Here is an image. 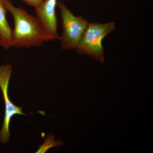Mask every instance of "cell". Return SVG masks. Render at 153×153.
<instances>
[{"label":"cell","instance_id":"8","mask_svg":"<svg viewBox=\"0 0 153 153\" xmlns=\"http://www.w3.org/2000/svg\"><path fill=\"white\" fill-rule=\"evenodd\" d=\"M25 4L36 8L44 0H22Z\"/></svg>","mask_w":153,"mask_h":153},{"label":"cell","instance_id":"3","mask_svg":"<svg viewBox=\"0 0 153 153\" xmlns=\"http://www.w3.org/2000/svg\"><path fill=\"white\" fill-rule=\"evenodd\" d=\"M61 16L62 33L59 37L63 50L76 48L86 29L88 22L81 16H74L62 1L57 2Z\"/></svg>","mask_w":153,"mask_h":153},{"label":"cell","instance_id":"5","mask_svg":"<svg viewBox=\"0 0 153 153\" xmlns=\"http://www.w3.org/2000/svg\"><path fill=\"white\" fill-rule=\"evenodd\" d=\"M57 0H44L36 9V18L44 33L45 42L59 38L56 8Z\"/></svg>","mask_w":153,"mask_h":153},{"label":"cell","instance_id":"4","mask_svg":"<svg viewBox=\"0 0 153 153\" xmlns=\"http://www.w3.org/2000/svg\"><path fill=\"white\" fill-rule=\"evenodd\" d=\"M12 71L10 64L0 66V89L5 102L4 117L0 131V142L2 144H5L10 139V124L13 117L17 114L25 115L22 108L15 105L9 98V84Z\"/></svg>","mask_w":153,"mask_h":153},{"label":"cell","instance_id":"1","mask_svg":"<svg viewBox=\"0 0 153 153\" xmlns=\"http://www.w3.org/2000/svg\"><path fill=\"white\" fill-rule=\"evenodd\" d=\"M14 22L12 45L17 48L40 47L45 42L44 33L37 18L22 7H15L10 0H2Z\"/></svg>","mask_w":153,"mask_h":153},{"label":"cell","instance_id":"7","mask_svg":"<svg viewBox=\"0 0 153 153\" xmlns=\"http://www.w3.org/2000/svg\"><path fill=\"white\" fill-rule=\"evenodd\" d=\"M63 144V142L60 140H55V136L50 133L48 135L43 144L41 145L36 152V153H45L51 148L58 147Z\"/></svg>","mask_w":153,"mask_h":153},{"label":"cell","instance_id":"6","mask_svg":"<svg viewBox=\"0 0 153 153\" xmlns=\"http://www.w3.org/2000/svg\"><path fill=\"white\" fill-rule=\"evenodd\" d=\"M7 11L2 1L0 0V46L5 49H9L13 47V29L7 20Z\"/></svg>","mask_w":153,"mask_h":153},{"label":"cell","instance_id":"2","mask_svg":"<svg viewBox=\"0 0 153 153\" xmlns=\"http://www.w3.org/2000/svg\"><path fill=\"white\" fill-rule=\"evenodd\" d=\"M115 24L88 23L75 50L77 54L87 55L99 63H104V50L102 40L115 30Z\"/></svg>","mask_w":153,"mask_h":153}]
</instances>
